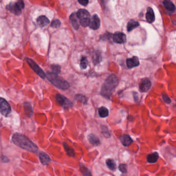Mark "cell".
Here are the masks:
<instances>
[{
	"label": "cell",
	"instance_id": "obj_1",
	"mask_svg": "<svg viewBox=\"0 0 176 176\" xmlns=\"http://www.w3.org/2000/svg\"><path fill=\"white\" fill-rule=\"evenodd\" d=\"M12 140L14 144L27 151L36 152L38 150V147L35 144L26 136L20 133H15L12 137Z\"/></svg>",
	"mask_w": 176,
	"mask_h": 176
},
{
	"label": "cell",
	"instance_id": "obj_2",
	"mask_svg": "<svg viewBox=\"0 0 176 176\" xmlns=\"http://www.w3.org/2000/svg\"><path fill=\"white\" fill-rule=\"evenodd\" d=\"M118 78L115 75L108 76L102 86L101 94L106 98H110L118 84Z\"/></svg>",
	"mask_w": 176,
	"mask_h": 176
},
{
	"label": "cell",
	"instance_id": "obj_3",
	"mask_svg": "<svg viewBox=\"0 0 176 176\" xmlns=\"http://www.w3.org/2000/svg\"><path fill=\"white\" fill-rule=\"evenodd\" d=\"M45 77L47 80L57 88L65 90L69 88L70 85L66 80L58 75L54 74L52 72H47Z\"/></svg>",
	"mask_w": 176,
	"mask_h": 176
},
{
	"label": "cell",
	"instance_id": "obj_4",
	"mask_svg": "<svg viewBox=\"0 0 176 176\" xmlns=\"http://www.w3.org/2000/svg\"><path fill=\"white\" fill-rule=\"evenodd\" d=\"M76 15L79 21L80 24L83 27H87L89 26L90 20V14L87 10L79 9L76 13Z\"/></svg>",
	"mask_w": 176,
	"mask_h": 176
},
{
	"label": "cell",
	"instance_id": "obj_5",
	"mask_svg": "<svg viewBox=\"0 0 176 176\" xmlns=\"http://www.w3.org/2000/svg\"><path fill=\"white\" fill-rule=\"evenodd\" d=\"M24 7V4L23 1L11 3L7 5L6 8L9 11L16 15H20L22 13V9Z\"/></svg>",
	"mask_w": 176,
	"mask_h": 176
},
{
	"label": "cell",
	"instance_id": "obj_6",
	"mask_svg": "<svg viewBox=\"0 0 176 176\" xmlns=\"http://www.w3.org/2000/svg\"><path fill=\"white\" fill-rule=\"evenodd\" d=\"M26 61H27L28 64L30 66V67H31L33 70H34L37 75H38L39 77L43 79L45 78V73L33 60H32V59H30L29 58H27Z\"/></svg>",
	"mask_w": 176,
	"mask_h": 176
},
{
	"label": "cell",
	"instance_id": "obj_7",
	"mask_svg": "<svg viewBox=\"0 0 176 176\" xmlns=\"http://www.w3.org/2000/svg\"><path fill=\"white\" fill-rule=\"evenodd\" d=\"M10 105L6 100L0 97V113L3 116H7L11 113Z\"/></svg>",
	"mask_w": 176,
	"mask_h": 176
},
{
	"label": "cell",
	"instance_id": "obj_8",
	"mask_svg": "<svg viewBox=\"0 0 176 176\" xmlns=\"http://www.w3.org/2000/svg\"><path fill=\"white\" fill-rule=\"evenodd\" d=\"M56 99L59 104L65 109H69L73 106L72 102L63 95L57 94L56 96Z\"/></svg>",
	"mask_w": 176,
	"mask_h": 176
},
{
	"label": "cell",
	"instance_id": "obj_9",
	"mask_svg": "<svg viewBox=\"0 0 176 176\" xmlns=\"http://www.w3.org/2000/svg\"><path fill=\"white\" fill-rule=\"evenodd\" d=\"M89 26L90 29L94 30H96L99 28L100 26V20L98 16L96 14L94 15L90 19Z\"/></svg>",
	"mask_w": 176,
	"mask_h": 176
},
{
	"label": "cell",
	"instance_id": "obj_10",
	"mask_svg": "<svg viewBox=\"0 0 176 176\" xmlns=\"http://www.w3.org/2000/svg\"><path fill=\"white\" fill-rule=\"evenodd\" d=\"M114 41L117 43H124L126 41V35L122 32L115 33L113 37Z\"/></svg>",
	"mask_w": 176,
	"mask_h": 176
},
{
	"label": "cell",
	"instance_id": "obj_11",
	"mask_svg": "<svg viewBox=\"0 0 176 176\" xmlns=\"http://www.w3.org/2000/svg\"><path fill=\"white\" fill-rule=\"evenodd\" d=\"M151 83L148 79H144L140 84V90L141 92H147L150 88Z\"/></svg>",
	"mask_w": 176,
	"mask_h": 176
},
{
	"label": "cell",
	"instance_id": "obj_12",
	"mask_svg": "<svg viewBox=\"0 0 176 176\" xmlns=\"http://www.w3.org/2000/svg\"><path fill=\"white\" fill-rule=\"evenodd\" d=\"M126 66L129 69L137 67L140 65V61L138 57H133L130 59H128L126 60Z\"/></svg>",
	"mask_w": 176,
	"mask_h": 176
},
{
	"label": "cell",
	"instance_id": "obj_13",
	"mask_svg": "<svg viewBox=\"0 0 176 176\" xmlns=\"http://www.w3.org/2000/svg\"><path fill=\"white\" fill-rule=\"evenodd\" d=\"M120 140L122 143V144L126 147L129 146V145H131L133 142L131 137L127 134H124L120 138Z\"/></svg>",
	"mask_w": 176,
	"mask_h": 176
},
{
	"label": "cell",
	"instance_id": "obj_14",
	"mask_svg": "<svg viewBox=\"0 0 176 176\" xmlns=\"http://www.w3.org/2000/svg\"><path fill=\"white\" fill-rule=\"evenodd\" d=\"M39 159L41 163L44 165H49L51 162V159L50 156L43 152H41L39 154Z\"/></svg>",
	"mask_w": 176,
	"mask_h": 176
},
{
	"label": "cell",
	"instance_id": "obj_15",
	"mask_svg": "<svg viewBox=\"0 0 176 176\" xmlns=\"http://www.w3.org/2000/svg\"><path fill=\"white\" fill-rule=\"evenodd\" d=\"M146 18L149 23L154 22L155 20V15L153 9L151 7H148L147 9V13L146 14Z\"/></svg>",
	"mask_w": 176,
	"mask_h": 176
},
{
	"label": "cell",
	"instance_id": "obj_16",
	"mask_svg": "<svg viewBox=\"0 0 176 176\" xmlns=\"http://www.w3.org/2000/svg\"><path fill=\"white\" fill-rule=\"evenodd\" d=\"M70 22L72 24V27H73V28L76 30L79 29V20L77 18V15H76V13H73L71 14L70 16Z\"/></svg>",
	"mask_w": 176,
	"mask_h": 176
},
{
	"label": "cell",
	"instance_id": "obj_17",
	"mask_svg": "<svg viewBox=\"0 0 176 176\" xmlns=\"http://www.w3.org/2000/svg\"><path fill=\"white\" fill-rule=\"evenodd\" d=\"M37 23L39 27H44L50 23V20L47 17L45 16H41L37 18Z\"/></svg>",
	"mask_w": 176,
	"mask_h": 176
},
{
	"label": "cell",
	"instance_id": "obj_18",
	"mask_svg": "<svg viewBox=\"0 0 176 176\" xmlns=\"http://www.w3.org/2000/svg\"><path fill=\"white\" fill-rule=\"evenodd\" d=\"M87 138L90 144L94 146H98L100 144V140L99 139V138L94 134L91 133L89 134L87 136Z\"/></svg>",
	"mask_w": 176,
	"mask_h": 176
},
{
	"label": "cell",
	"instance_id": "obj_19",
	"mask_svg": "<svg viewBox=\"0 0 176 176\" xmlns=\"http://www.w3.org/2000/svg\"><path fill=\"white\" fill-rule=\"evenodd\" d=\"M163 5L164 6V7L166 8V9H167L168 11H170V12H173V11L175 10V6L174 4V3L172 2V1H168V0H166L163 1Z\"/></svg>",
	"mask_w": 176,
	"mask_h": 176
},
{
	"label": "cell",
	"instance_id": "obj_20",
	"mask_svg": "<svg viewBox=\"0 0 176 176\" xmlns=\"http://www.w3.org/2000/svg\"><path fill=\"white\" fill-rule=\"evenodd\" d=\"M159 158V154L155 152L148 155L147 157V162L149 163H154L157 162Z\"/></svg>",
	"mask_w": 176,
	"mask_h": 176
},
{
	"label": "cell",
	"instance_id": "obj_21",
	"mask_svg": "<svg viewBox=\"0 0 176 176\" xmlns=\"http://www.w3.org/2000/svg\"><path fill=\"white\" fill-rule=\"evenodd\" d=\"M24 111H25V113L26 115L27 116V117H30L32 116L33 115V108L31 104H29V103H24Z\"/></svg>",
	"mask_w": 176,
	"mask_h": 176
},
{
	"label": "cell",
	"instance_id": "obj_22",
	"mask_svg": "<svg viewBox=\"0 0 176 176\" xmlns=\"http://www.w3.org/2000/svg\"><path fill=\"white\" fill-rule=\"evenodd\" d=\"M64 147V149L65 150L66 153L67 154V155L71 157H74L75 156V153L74 150L71 147L69 146L66 142H64L63 144Z\"/></svg>",
	"mask_w": 176,
	"mask_h": 176
},
{
	"label": "cell",
	"instance_id": "obj_23",
	"mask_svg": "<svg viewBox=\"0 0 176 176\" xmlns=\"http://www.w3.org/2000/svg\"><path fill=\"white\" fill-rule=\"evenodd\" d=\"M140 25L139 23L136 21H130L127 24V30L128 32H130Z\"/></svg>",
	"mask_w": 176,
	"mask_h": 176
},
{
	"label": "cell",
	"instance_id": "obj_24",
	"mask_svg": "<svg viewBox=\"0 0 176 176\" xmlns=\"http://www.w3.org/2000/svg\"><path fill=\"white\" fill-rule=\"evenodd\" d=\"M98 113H99V115L101 117L105 118L108 116L109 112H108V108H105L104 106H102V107L99 108Z\"/></svg>",
	"mask_w": 176,
	"mask_h": 176
},
{
	"label": "cell",
	"instance_id": "obj_25",
	"mask_svg": "<svg viewBox=\"0 0 176 176\" xmlns=\"http://www.w3.org/2000/svg\"><path fill=\"white\" fill-rule=\"evenodd\" d=\"M105 163H106L107 167H108V168L111 170H114L116 168V164L114 162V161L112 159H108L106 161Z\"/></svg>",
	"mask_w": 176,
	"mask_h": 176
},
{
	"label": "cell",
	"instance_id": "obj_26",
	"mask_svg": "<svg viewBox=\"0 0 176 176\" xmlns=\"http://www.w3.org/2000/svg\"><path fill=\"white\" fill-rule=\"evenodd\" d=\"M88 65V61L86 57H82L80 61V67L82 69H85L87 67Z\"/></svg>",
	"mask_w": 176,
	"mask_h": 176
},
{
	"label": "cell",
	"instance_id": "obj_27",
	"mask_svg": "<svg viewBox=\"0 0 176 176\" xmlns=\"http://www.w3.org/2000/svg\"><path fill=\"white\" fill-rule=\"evenodd\" d=\"M101 128L102 133L103 134L104 137L106 138H110L111 136V134L109 132L108 127L105 126H101Z\"/></svg>",
	"mask_w": 176,
	"mask_h": 176
},
{
	"label": "cell",
	"instance_id": "obj_28",
	"mask_svg": "<svg viewBox=\"0 0 176 176\" xmlns=\"http://www.w3.org/2000/svg\"><path fill=\"white\" fill-rule=\"evenodd\" d=\"M51 68L52 71V73H53L54 74L58 75L61 72V68L60 66L58 65H55V64L52 65Z\"/></svg>",
	"mask_w": 176,
	"mask_h": 176
},
{
	"label": "cell",
	"instance_id": "obj_29",
	"mask_svg": "<svg viewBox=\"0 0 176 176\" xmlns=\"http://www.w3.org/2000/svg\"><path fill=\"white\" fill-rule=\"evenodd\" d=\"M80 170L84 176H92L88 168L83 165H82L80 166Z\"/></svg>",
	"mask_w": 176,
	"mask_h": 176
},
{
	"label": "cell",
	"instance_id": "obj_30",
	"mask_svg": "<svg viewBox=\"0 0 176 176\" xmlns=\"http://www.w3.org/2000/svg\"><path fill=\"white\" fill-rule=\"evenodd\" d=\"M75 99L77 100H79L81 102L84 104H86L87 103V101L86 97L81 95H76L75 97Z\"/></svg>",
	"mask_w": 176,
	"mask_h": 176
},
{
	"label": "cell",
	"instance_id": "obj_31",
	"mask_svg": "<svg viewBox=\"0 0 176 176\" xmlns=\"http://www.w3.org/2000/svg\"><path fill=\"white\" fill-rule=\"evenodd\" d=\"M101 55L100 54L97 52L96 53H95L94 56H93V61H94L96 63H99L100 61H101Z\"/></svg>",
	"mask_w": 176,
	"mask_h": 176
},
{
	"label": "cell",
	"instance_id": "obj_32",
	"mask_svg": "<svg viewBox=\"0 0 176 176\" xmlns=\"http://www.w3.org/2000/svg\"><path fill=\"white\" fill-rule=\"evenodd\" d=\"M61 21L58 19H55L52 21L51 23V27L53 28H58L61 25Z\"/></svg>",
	"mask_w": 176,
	"mask_h": 176
},
{
	"label": "cell",
	"instance_id": "obj_33",
	"mask_svg": "<svg viewBox=\"0 0 176 176\" xmlns=\"http://www.w3.org/2000/svg\"><path fill=\"white\" fill-rule=\"evenodd\" d=\"M118 169L123 174H126L127 172V166H126V164H120L118 166Z\"/></svg>",
	"mask_w": 176,
	"mask_h": 176
},
{
	"label": "cell",
	"instance_id": "obj_34",
	"mask_svg": "<svg viewBox=\"0 0 176 176\" xmlns=\"http://www.w3.org/2000/svg\"><path fill=\"white\" fill-rule=\"evenodd\" d=\"M163 99V100L168 104H169L170 102H171V100L169 98V97H168V96L167 95H165V94H163L162 96Z\"/></svg>",
	"mask_w": 176,
	"mask_h": 176
},
{
	"label": "cell",
	"instance_id": "obj_35",
	"mask_svg": "<svg viewBox=\"0 0 176 176\" xmlns=\"http://www.w3.org/2000/svg\"><path fill=\"white\" fill-rule=\"evenodd\" d=\"M78 2L80 4L83 5V6H86L88 3V1L87 0H82V1H78Z\"/></svg>",
	"mask_w": 176,
	"mask_h": 176
}]
</instances>
